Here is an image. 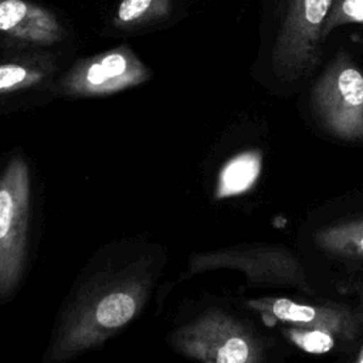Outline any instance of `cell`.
Here are the masks:
<instances>
[{
  "mask_svg": "<svg viewBox=\"0 0 363 363\" xmlns=\"http://www.w3.org/2000/svg\"><path fill=\"white\" fill-rule=\"evenodd\" d=\"M152 282L153 272L139 262L92 285L65 312L47 350L48 359L64 360L102 345L140 313Z\"/></svg>",
  "mask_w": 363,
  "mask_h": 363,
  "instance_id": "cell-1",
  "label": "cell"
},
{
  "mask_svg": "<svg viewBox=\"0 0 363 363\" xmlns=\"http://www.w3.org/2000/svg\"><path fill=\"white\" fill-rule=\"evenodd\" d=\"M337 0H261L269 69L279 81L309 77L323 54V26Z\"/></svg>",
  "mask_w": 363,
  "mask_h": 363,
  "instance_id": "cell-2",
  "label": "cell"
},
{
  "mask_svg": "<svg viewBox=\"0 0 363 363\" xmlns=\"http://www.w3.org/2000/svg\"><path fill=\"white\" fill-rule=\"evenodd\" d=\"M169 343L176 352L208 363H258L265 353L251 328L218 309L173 330Z\"/></svg>",
  "mask_w": 363,
  "mask_h": 363,
  "instance_id": "cell-3",
  "label": "cell"
},
{
  "mask_svg": "<svg viewBox=\"0 0 363 363\" xmlns=\"http://www.w3.org/2000/svg\"><path fill=\"white\" fill-rule=\"evenodd\" d=\"M220 268L241 271L250 286L294 288L312 292L299 258L282 245L254 244L196 252L189 259L186 277Z\"/></svg>",
  "mask_w": 363,
  "mask_h": 363,
  "instance_id": "cell-4",
  "label": "cell"
},
{
  "mask_svg": "<svg viewBox=\"0 0 363 363\" xmlns=\"http://www.w3.org/2000/svg\"><path fill=\"white\" fill-rule=\"evenodd\" d=\"M323 126L343 140H363V72L346 50H337L312 89Z\"/></svg>",
  "mask_w": 363,
  "mask_h": 363,
  "instance_id": "cell-5",
  "label": "cell"
},
{
  "mask_svg": "<svg viewBox=\"0 0 363 363\" xmlns=\"http://www.w3.org/2000/svg\"><path fill=\"white\" fill-rule=\"evenodd\" d=\"M30 214V172L26 160L13 157L0 174V298L7 299L20 282Z\"/></svg>",
  "mask_w": 363,
  "mask_h": 363,
  "instance_id": "cell-6",
  "label": "cell"
},
{
  "mask_svg": "<svg viewBox=\"0 0 363 363\" xmlns=\"http://www.w3.org/2000/svg\"><path fill=\"white\" fill-rule=\"evenodd\" d=\"M149 75L136 54L121 45L79 61L65 75L62 88L69 95L104 96L140 85Z\"/></svg>",
  "mask_w": 363,
  "mask_h": 363,
  "instance_id": "cell-7",
  "label": "cell"
},
{
  "mask_svg": "<svg viewBox=\"0 0 363 363\" xmlns=\"http://www.w3.org/2000/svg\"><path fill=\"white\" fill-rule=\"evenodd\" d=\"M248 309L291 325L313 326L333 332L345 340H353L360 330L363 316L339 303H305L288 298H257L245 302Z\"/></svg>",
  "mask_w": 363,
  "mask_h": 363,
  "instance_id": "cell-8",
  "label": "cell"
},
{
  "mask_svg": "<svg viewBox=\"0 0 363 363\" xmlns=\"http://www.w3.org/2000/svg\"><path fill=\"white\" fill-rule=\"evenodd\" d=\"M0 33L33 44H54L64 28L47 9L27 0H0Z\"/></svg>",
  "mask_w": 363,
  "mask_h": 363,
  "instance_id": "cell-9",
  "label": "cell"
},
{
  "mask_svg": "<svg viewBox=\"0 0 363 363\" xmlns=\"http://www.w3.org/2000/svg\"><path fill=\"white\" fill-rule=\"evenodd\" d=\"M261 172L258 152H242L231 157L221 167L216 186V197L224 199L245 193L255 183Z\"/></svg>",
  "mask_w": 363,
  "mask_h": 363,
  "instance_id": "cell-10",
  "label": "cell"
},
{
  "mask_svg": "<svg viewBox=\"0 0 363 363\" xmlns=\"http://www.w3.org/2000/svg\"><path fill=\"white\" fill-rule=\"evenodd\" d=\"M315 242L337 258H363V218L325 227L315 234Z\"/></svg>",
  "mask_w": 363,
  "mask_h": 363,
  "instance_id": "cell-11",
  "label": "cell"
},
{
  "mask_svg": "<svg viewBox=\"0 0 363 363\" xmlns=\"http://www.w3.org/2000/svg\"><path fill=\"white\" fill-rule=\"evenodd\" d=\"M170 9V0H122L113 23L116 27H136L166 17Z\"/></svg>",
  "mask_w": 363,
  "mask_h": 363,
  "instance_id": "cell-12",
  "label": "cell"
},
{
  "mask_svg": "<svg viewBox=\"0 0 363 363\" xmlns=\"http://www.w3.org/2000/svg\"><path fill=\"white\" fill-rule=\"evenodd\" d=\"M282 333L299 349L315 354L332 350L336 342V335L333 332L313 326L288 323V326L282 328Z\"/></svg>",
  "mask_w": 363,
  "mask_h": 363,
  "instance_id": "cell-13",
  "label": "cell"
},
{
  "mask_svg": "<svg viewBox=\"0 0 363 363\" xmlns=\"http://www.w3.org/2000/svg\"><path fill=\"white\" fill-rule=\"evenodd\" d=\"M45 72L34 65L7 62L0 64V94L20 91L38 84Z\"/></svg>",
  "mask_w": 363,
  "mask_h": 363,
  "instance_id": "cell-14",
  "label": "cell"
},
{
  "mask_svg": "<svg viewBox=\"0 0 363 363\" xmlns=\"http://www.w3.org/2000/svg\"><path fill=\"white\" fill-rule=\"evenodd\" d=\"M363 26V0H337L323 26V38L345 26Z\"/></svg>",
  "mask_w": 363,
  "mask_h": 363,
  "instance_id": "cell-15",
  "label": "cell"
},
{
  "mask_svg": "<svg viewBox=\"0 0 363 363\" xmlns=\"http://www.w3.org/2000/svg\"><path fill=\"white\" fill-rule=\"evenodd\" d=\"M357 292H359V298H360V311H362V316H363V284H360L359 285V289H357Z\"/></svg>",
  "mask_w": 363,
  "mask_h": 363,
  "instance_id": "cell-16",
  "label": "cell"
},
{
  "mask_svg": "<svg viewBox=\"0 0 363 363\" xmlns=\"http://www.w3.org/2000/svg\"><path fill=\"white\" fill-rule=\"evenodd\" d=\"M357 363H363V346L360 347V350L357 352V356H356V359H354Z\"/></svg>",
  "mask_w": 363,
  "mask_h": 363,
  "instance_id": "cell-17",
  "label": "cell"
}]
</instances>
